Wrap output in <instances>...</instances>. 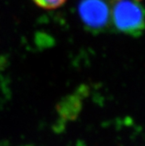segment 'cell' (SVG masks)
<instances>
[{
	"mask_svg": "<svg viewBox=\"0 0 145 146\" xmlns=\"http://www.w3.org/2000/svg\"><path fill=\"white\" fill-rule=\"evenodd\" d=\"M110 19L117 30L136 36L145 29V9L139 0H114Z\"/></svg>",
	"mask_w": 145,
	"mask_h": 146,
	"instance_id": "1",
	"label": "cell"
},
{
	"mask_svg": "<svg viewBox=\"0 0 145 146\" xmlns=\"http://www.w3.org/2000/svg\"><path fill=\"white\" fill-rule=\"evenodd\" d=\"M32 1L40 8L50 10V9H56L61 6L66 0H32Z\"/></svg>",
	"mask_w": 145,
	"mask_h": 146,
	"instance_id": "3",
	"label": "cell"
},
{
	"mask_svg": "<svg viewBox=\"0 0 145 146\" xmlns=\"http://www.w3.org/2000/svg\"><path fill=\"white\" fill-rule=\"evenodd\" d=\"M78 10L82 23L94 32L105 29L110 20V8L105 0H81Z\"/></svg>",
	"mask_w": 145,
	"mask_h": 146,
	"instance_id": "2",
	"label": "cell"
}]
</instances>
